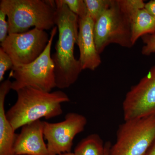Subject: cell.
Here are the masks:
<instances>
[{"label": "cell", "instance_id": "cell-1", "mask_svg": "<svg viewBox=\"0 0 155 155\" xmlns=\"http://www.w3.org/2000/svg\"><path fill=\"white\" fill-rule=\"evenodd\" d=\"M55 25L58 30L56 52L51 56L54 65L56 87L69 88L75 83L82 71L74 56L78 33V18L61 0H56Z\"/></svg>", "mask_w": 155, "mask_h": 155}, {"label": "cell", "instance_id": "cell-5", "mask_svg": "<svg viewBox=\"0 0 155 155\" xmlns=\"http://www.w3.org/2000/svg\"><path fill=\"white\" fill-rule=\"evenodd\" d=\"M57 26L52 29L48 43L43 53L36 60L26 65L14 66L11 76V90L17 91L25 87H31L46 92H51L56 87L54 65L51 56V48L58 30Z\"/></svg>", "mask_w": 155, "mask_h": 155}, {"label": "cell", "instance_id": "cell-19", "mask_svg": "<svg viewBox=\"0 0 155 155\" xmlns=\"http://www.w3.org/2000/svg\"><path fill=\"white\" fill-rule=\"evenodd\" d=\"M7 15L3 10L0 9V42L2 43L8 37V25L6 21Z\"/></svg>", "mask_w": 155, "mask_h": 155}, {"label": "cell", "instance_id": "cell-22", "mask_svg": "<svg viewBox=\"0 0 155 155\" xmlns=\"http://www.w3.org/2000/svg\"><path fill=\"white\" fill-rule=\"evenodd\" d=\"M111 147V144L110 142H107V143L105 144V151L104 155H109L110 153V149Z\"/></svg>", "mask_w": 155, "mask_h": 155}, {"label": "cell", "instance_id": "cell-4", "mask_svg": "<svg viewBox=\"0 0 155 155\" xmlns=\"http://www.w3.org/2000/svg\"><path fill=\"white\" fill-rule=\"evenodd\" d=\"M0 9L8 17V34L23 33L32 26L50 30L55 25V1L1 0Z\"/></svg>", "mask_w": 155, "mask_h": 155}, {"label": "cell", "instance_id": "cell-15", "mask_svg": "<svg viewBox=\"0 0 155 155\" xmlns=\"http://www.w3.org/2000/svg\"><path fill=\"white\" fill-rule=\"evenodd\" d=\"M89 15L94 22L111 5L112 0H84Z\"/></svg>", "mask_w": 155, "mask_h": 155}, {"label": "cell", "instance_id": "cell-10", "mask_svg": "<svg viewBox=\"0 0 155 155\" xmlns=\"http://www.w3.org/2000/svg\"><path fill=\"white\" fill-rule=\"evenodd\" d=\"M94 22L88 14L83 18H78V33L77 44L79 48V61L82 70L94 71L101 63L100 54L95 43Z\"/></svg>", "mask_w": 155, "mask_h": 155}, {"label": "cell", "instance_id": "cell-8", "mask_svg": "<svg viewBox=\"0 0 155 155\" xmlns=\"http://www.w3.org/2000/svg\"><path fill=\"white\" fill-rule=\"evenodd\" d=\"M86 117L76 113H69L64 121L44 123V135L47 141L49 155H60L71 152L75 137L84 130Z\"/></svg>", "mask_w": 155, "mask_h": 155}, {"label": "cell", "instance_id": "cell-2", "mask_svg": "<svg viewBox=\"0 0 155 155\" xmlns=\"http://www.w3.org/2000/svg\"><path fill=\"white\" fill-rule=\"evenodd\" d=\"M16 92L17 101L6 113L15 131L42 118L48 119L60 116L63 114L62 104L70 101L68 95L61 91L49 92L25 87Z\"/></svg>", "mask_w": 155, "mask_h": 155}, {"label": "cell", "instance_id": "cell-14", "mask_svg": "<svg viewBox=\"0 0 155 155\" xmlns=\"http://www.w3.org/2000/svg\"><path fill=\"white\" fill-rule=\"evenodd\" d=\"M105 147L99 135L92 134L81 140L74 150L76 155H104Z\"/></svg>", "mask_w": 155, "mask_h": 155}, {"label": "cell", "instance_id": "cell-20", "mask_svg": "<svg viewBox=\"0 0 155 155\" xmlns=\"http://www.w3.org/2000/svg\"><path fill=\"white\" fill-rule=\"evenodd\" d=\"M144 8L155 18V0H152L145 4Z\"/></svg>", "mask_w": 155, "mask_h": 155}, {"label": "cell", "instance_id": "cell-11", "mask_svg": "<svg viewBox=\"0 0 155 155\" xmlns=\"http://www.w3.org/2000/svg\"><path fill=\"white\" fill-rule=\"evenodd\" d=\"M44 123L38 120L22 126L14 142V155H49L44 139Z\"/></svg>", "mask_w": 155, "mask_h": 155}, {"label": "cell", "instance_id": "cell-7", "mask_svg": "<svg viewBox=\"0 0 155 155\" xmlns=\"http://www.w3.org/2000/svg\"><path fill=\"white\" fill-rule=\"evenodd\" d=\"M49 39L45 31L34 28L23 33L9 34L1 47L16 67L36 60L45 50Z\"/></svg>", "mask_w": 155, "mask_h": 155}, {"label": "cell", "instance_id": "cell-9", "mask_svg": "<svg viewBox=\"0 0 155 155\" xmlns=\"http://www.w3.org/2000/svg\"><path fill=\"white\" fill-rule=\"evenodd\" d=\"M122 107L124 121L155 114V64L127 92Z\"/></svg>", "mask_w": 155, "mask_h": 155}, {"label": "cell", "instance_id": "cell-6", "mask_svg": "<svg viewBox=\"0 0 155 155\" xmlns=\"http://www.w3.org/2000/svg\"><path fill=\"white\" fill-rule=\"evenodd\" d=\"M155 140V114L125 121L109 155H144Z\"/></svg>", "mask_w": 155, "mask_h": 155}, {"label": "cell", "instance_id": "cell-21", "mask_svg": "<svg viewBox=\"0 0 155 155\" xmlns=\"http://www.w3.org/2000/svg\"><path fill=\"white\" fill-rule=\"evenodd\" d=\"M144 155H155V140Z\"/></svg>", "mask_w": 155, "mask_h": 155}, {"label": "cell", "instance_id": "cell-13", "mask_svg": "<svg viewBox=\"0 0 155 155\" xmlns=\"http://www.w3.org/2000/svg\"><path fill=\"white\" fill-rule=\"evenodd\" d=\"M131 41L134 45L143 35L155 34V18L145 8L136 11L131 17Z\"/></svg>", "mask_w": 155, "mask_h": 155}, {"label": "cell", "instance_id": "cell-18", "mask_svg": "<svg viewBox=\"0 0 155 155\" xmlns=\"http://www.w3.org/2000/svg\"><path fill=\"white\" fill-rule=\"evenodd\" d=\"M144 45L142 48L141 53L145 56H149L155 53V34H148L141 37Z\"/></svg>", "mask_w": 155, "mask_h": 155}, {"label": "cell", "instance_id": "cell-23", "mask_svg": "<svg viewBox=\"0 0 155 155\" xmlns=\"http://www.w3.org/2000/svg\"><path fill=\"white\" fill-rule=\"evenodd\" d=\"M76 155L74 153H72V152H68V153H64L61 154V155Z\"/></svg>", "mask_w": 155, "mask_h": 155}, {"label": "cell", "instance_id": "cell-12", "mask_svg": "<svg viewBox=\"0 0 155 155\" xmlns=\"http://www.w3.org/2000/svg\"><path fill=\"white\" fill-rule=\"evenodd\" d=\"M11 81L7 79L0 85V155H14L13 148L17 134L8 120L5 109L6 97L11 90Z\"/></svg>", "mask_w": 155, "mask_h": 155}, {"label": "cell", "instance_id": "cell-3", "mask_svg": "<svg viewBox=\"0 0 155 155\" xmlns=\"http://www.w3.org/2000/svg\"><path fill=\"white\" fill-rule=\"evenodd\" d=\"M145 5L142 0H112L110 7L94 23L95 43L100 54L111 44L128 48L133 46L131 17Z\"/></svg>", "mask_w": 155, "mask_h": 155}, {"label": "cell", "instance_id": "cell-16", "mask_svg": "<svg viewBox=\"0 0 155 155\" xmlns=\"http://www.w3.org/2000/svg\"><path fill=\"white\" fill-rule=\"evenodd\" d=\"M61 1L78 18H83L88 14L86 5L83 0H61Z\"/></svg>", "mask_w": 155, "mask_h": 155}, {"label": "cell", "instance_id": "cell-17", "mask_svg": "<svg viewBox=\"0 0 155 155\" xmlns=\"http://www.w3.org/2000/svg\"><path fill=\"white\" fill-rule=\"evenodd\" d=\"M14 64L11 58L0 48V81L2 82L4 79V75L6 71L9 69H12Z\"/></svg>", "mask_w": 155, "mask_h": 155}]
</instances>
